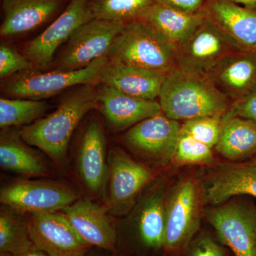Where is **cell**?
<instances>
[{"mask_svg": "<svg viewBox=\"0 0 256 256\" xmlns=\"http://www.w3.org/2000/svg\"><path fill=\"white\" fill-rule=\"evenodd\" d=\"M94 84L80 86L64 97L54 112L32 126L24 128L20 136L56 161L64 160L74 132L88 112L98 105Z\"/></svg>", "mask_w": 256, "mask_h": 256, "instance_id": "cell-1", "label": "cell"}, {"mask_svg": "<svg viewBox=\"0 0 256 256\" xmlns=\"http://www.w3.org/2000/svg\"><path fill=\"white\" fill-rule=\"evenodd\" d=\"M162 114L178 121L226 116L232 101L204 76L176 68L166 75L159 97Z\"/></svg>", "mask_w": 256, "mask_h": 256, "instance_id": "cell-2", "label": "cell"}, {"mask_svg": "<svg viewBox=\"0 0 256 256\" xmlns=\"http://www.w3.org/2000/svg\"><path fill=\"white\" fill-rule=\"evenodd\" d=\"M178 48L142 20L126 23L114 40L109 60L166 74L176 68Z\"/></svg>", "mask_w": 256, "mask_h": 256, "instance_id": "cell-3", "label": "cell"}, {"mask_svg": "<svg viewBox=\"0 0 256 256\" xmlns=\"http://www.w3.org/2000/svg\"><path fill=\"white\" fill-rule=\"evenodd\" d=\"M202 200L201 188L192 180L181 182L171 190L165 203V250L181 252L191 245L201 223Z\"/></svg>", "mask_w": 256, "mask_h": 256, "instance_id": "cell-4", "label": "cell"}, {"mask_svg": "<svg viewBox=\"0 0 256 256\" xmlns=\"http://www.w3.org/2000/svg\"><path fill=\"white\" fill-rule=\"evenodd\" d=\"M108 62V57H102L86 68L72 72H22L6 84L4 92L14 98L44 100L70 88L100 82L101 74Z\"/></svg>", "mask_w": 256, "mask_h": 256, "instance_id": "cell-5", "label": "cell"}, {"mask_svg": "<svg viewBox=\"0 0 256 256\" xmlns=\"http://www.w3.org/2000/svg\"><path fill=\"white\" fill-rule=\"evenodd\" d=\"M124 24L98 18H94L84 24L66 42L56 70H79L98 58L108 57L114 40Z\"/></svg>", "mask_w": 256, "mask_h": 256, "instance_id": "cell-6", "label": "cell"}, {"mask_svg": "<svg viewBox=\"0 0 256 256\" xmlns=\"http://www.w3.org/2000/svg\"><path fill=\"white\" fill-rule=\"evenodd\" d=\"M206 218L220 242L235 256H256V206L233 202L206 210Z\"/></svg>", "mask_w": 256, "mask_h": 256, "instance_id": "cell-7", "label": "cell"}, {"mask_svg": "<svg viewBox=\"0 0 256 256\" xmlns=\"http://www.w3.org/2000/svg\"><path fill=\"white\" fill-rule=\"evenodd\" d=\"M76 201L70 186L52 182L18 180L0 192L1 203L20 213H56Z\"/></svg>", "mask_w": 256, "mask_h": 256, "instance_id": "cell-8", "label": "cell"}, {"mask_svg": "<svg viewBox=\"0 0 256 256\" xmlns=\"http://www.w3.org/2000/svg\"><path fill=\"white\" fill-rule=\"evenodd\" d=\"M92 0H70L63 13L28 44L25 56L34 68L46 70L53 63L57 50L68 41L74 32L84 24L95 18Z\"/></svg>", "mask_w": 256, "mask_h": 256, "instance_id": "cell-9", "label": "cell"}, {"mask_svg": "<svg viewBox=\"0 0 256 256\" xmlns=\"http://www.w3.org/2000/svg\"><path fill=\"white\" fill-rule=\"evenodd\" d=\"M239 50L208 18L178 47L176 68L206 76L224 57Z\"/></svg>", "mask_w": 256, "mask_h": 256, "instance_id": "cell-10", "label": "cell"}, {"mask_svg": "<svg viewBox=\"0 0 256 256\" xmlns=\"http://www.w3.org/2000/svg\"><path fill=\"white\" fill-rule=\"evenodd\" d=\"M28 230L34 246L50 256H88L92 246L63 214H30Z\"/></svg>", "mask_w": 256, "mask_h": 256, "instance_id": "cell-11", "label": "cell"}, {"mask_svg": "<svg viewBox=\"0 0 256 256\" xmlns=\"http://www.w3.org/2000/svg\"><path fill=\"white\" fill-rule=\"evenodd\" d=\"M181 127L180 122L162 114L133 126L124 140L138 154L166 164L174 159Z\"/></svg>", "mask_w": 256, "mask_h": 256, "instance_id": "cell-12", "label": "cell"}, {"mask_svg": "<svg viewBox=\"0 0 256 256\" xmlns=\"http://www.w3.org/2000/svg\"><path fill=\"white\" fill-rule=\"evenodd\" d=\"M204 13L237 50L256 52V10L226 0H210Z\"/></svg>", "mask_w": 256, "mask_h": 256, "instance_id": "cell-13", "label": "cell"}, {"mask_svg": "<svg viewBox=\"0 0 256 256\" xmlns=\"http://www.w3.org/2000/svg\"><path fill=\"white\" fill-rule=\"evenodd\" d=\"M110 160L109 206L117 213L129 207L153 174L120 150L112 152Z\"/></svg>", "mask_w": 256, "mask_h": 256, "instance_id": "cell-14", "label": "cell"}, {"mask_svg": "<svg viewBox=\"0 0 256 256\" xmlns=\"http://www.w3.org/2000/svg\"><path fill=\"white\" fill-rule=\"evenodd\" d=\"M77 233L92 247L114 254L118 234L107 210L89 200H78L63 210Z\"/></svg>", "mask_w": 256, "mask_h": 256, "instance_id": "cell-15", "label": "cell"}, {"mask_svg": "<svg viewBox=\"0 0 256 256\" xmlns=\"http://www.w3.org/2000/svg\"><path fill=\"white\" fill-rule=\"evenodd\" d=\"M206 77L232 102L242 98L256 85V52L230 54Z\"/></svg>", "mask_w": 256, "mask_h": 256, "instance_id": "cell-16", "label": "cell"}, {"mask_svg": "<svg viewBox=\"0 0 256 256\" xmlns=\"http://www.w3.org/2000/svg\"><path fill=\"white\" fill-rule=\"evenodd\" d=\"M166 74L130 64L109 60L101 74L102 86L144 100L159 98Z\"/></svg>", "mask_w": 256, "mask_h": 256, "instance_id": "cell-17", "label": "cell"}, {"mask_svg": "<svg viewBox=\"0 0 256 256\" xmlns=\"http://www.w3.org/2000/svg\"><path fill=\"white\" fill-rule=\"evenodd\" d=\"M98 98L102 114L116 131L130 129L144 120L162 114L158 101L138 98L105 86L98 90Z\"/></svg>", "mask_w": 256, "mask_h": 256, "instance_id": "cell-18", "label": "cell"}, {"mask_svg": "<svg viewBox=\"0 0 256 256\" xmlns=\"http://www.w3.org/2000/svg\"><path fill=\"white\" fill-rule=\"evenodd\" d=\"M70 0H2L0 35L12 38L40 28Z\"/></svg>", "mask_w": 256, "mask_h": 256, "instance_id": "cell-19", "label": "cell"}, {"mask_svg": "<svg viewBox=\"0 0 256 256\" xmlns=\"http://www.w3.org/2000/svg\"><path fill=\"white\" fill-rule=\"evenodd\" d=\"M240 195L256 198V164H230L220 168L205 182V204L218 206Z\"/></svg>", "mask_w": 256, "mask_h": 256, "instance_id": "cell-20", "label": "cell"}, {"mask_svg": "<svg viewBox=\"0 0 256 256\" xmlns=\"http://www.w3.org/2000/svg\"><path fill=\"white\" fill-rule=\"evenodd\" d=\"M79 173L92 193H100L108 178L106 140L104 129L98 122L89 124L84 133L78 156Z\"/></svg>", "mask_w": 256, "mask_h": 256, "instance_id": "cell-21", "label": "cell"}, {"mask_svg": "<svg viewBox=\"0 0 256 256\" xmlns=\"http://www.w3.org/2000/svg\"><path fill=\"white\" fill-rule=\"evenodd\" d=\"M206 18L205 14H188L170 6L156 3L141 20L178 48L194 33Z\"/></svg>", "mask_w": 256, "mask_h": 256, "instance_id": "cell-22", "label": "cell"}, {"mask_svg": "<svg viewBox=\"0 0 256 256\" xmlns=\"http://www.w3.org/2000/svg\"><path fill=\"white\" fill-rule=\"evenodd\" d=\"M217 152L230 161H242L256 156V124L249 120L226 114Z\"/></svg>", "mask_w": 256, "mask_h": 256, "instance_id": "cell-23", "label": "cell"}, {"mask_svg": "<svg viewBox=\"0 0 256 256\" xmlns=\"http://www.w3.org/2000/svg\"><path fill=\"white\" fill-rule=\"evenodd\" d=\"M21 137L3 133L0 140V166L26 176H48L50 170L40 156L26 146Z\"/></svg>", "mask_w": 256, "mask_h": 256, "instance_id": "cell-24", "label": "cell"}, {"mask_svg": "<svg viewBox=\"0 0 256 256\" xmlns=\"http://www.w3.org/2000/svg\"><path fill=\"white\" fill-rule=\"evenodd\" d=\"M164 188L156 190L143 205L139 230L144 245L154 250L164 248L166 232V203Z\"/></svg>", "mask_w": 256, "mask_h": 256, "instance_id": "cell-25", "label": "cell"}, {"mask_svg": "<svg viewBox=\"0 0 256 256\" xmlns=\"http://www.w3.org/2000/svg\"><path fill=\"white\" fill-rule=\"evenodd\" d=\"M34 246L28 223L6 210L0 213V256L22 255Z\"/></svg>", "mask_w": 256, "mask_h": 256, "instance_id": "cell-26", "label": "cell"}, {"mask_svg": "<svg viewBox=\"0 0 256 256\" xmlns=\"http://www.w3.org/2000/svg\"><path fill=\"white\" fill-rule=\"evenodd\" d=\"M156 0H92L94 18L126 24L141 20Z\"/></svg>", "mask_w": 256, "mask_h": 256, "instance_id": "cell-27", "label": "cell"}, {"mask_svg": "<svg viewBox=\"0 0 256 256\" xmlns=\"http://www.w3.org/2000/svg\"><path fill=\"white\" fill-rule=\"evenodd\" d=\"M48 109L44 101L24 98L0 99V128L28 126L42 118Z\"/></svg>", "mask_w": 256, "mask_h": 256, "instance_id": "cell-28", "label": "cell"}, {"mask_svg": "<svg viewBox=\"0 0 256 256\" xmlns=\"http://www.w3.org/2000/svg\"><path fill=\"white\" fill-rule=\"evenodd\" d=\"M173 160L180 164H210L214 160L213 151L210 146L181 131Z\"/></svg>", "mask_w": 256, "mask_h": 256, "instance_id": "cell-29", "label": "cell"}, {"mask_svg": "<svg viewBox=\"0 0 256 256\" xmlns=\"http://www.w3.org/2000/svg\"><path fill=\"white\" fill-rule=\"evenodd\" d=\"M223 118L214 116L190 120L182 124L181 131L210 148H215L220 140Z\"/></svg>", "mask_w": 256, "mask_h": 256, "instance_id": "cell-30", "label": "cell"}, {"mask_svg": "<svg viewBox=\"0 0 256 256\" xmlns=\"http://www.w3.org/2000/svg\"><path fill=\"white\" fill-rule=\"evenodd\" d=\"M33 65L26 56L10 46L2 44L0 46V78L12 76L18 73L32 70Z\"/></svg>", "mask_w": 256, "mask_h": 256, "instance_id": "cell-31", "label": "cell"}, {"mask_svg": "<svg viewBox=\"0 0 256 256\" xmlns=\"http://www.w3.org/2000/svg\"><path fill=\"white\" fill-rule=\"evenodd\" d=\"M226 116L249 120L256 124V85L246 95L232 102Z\"/></svg>", "mask_w": 256, "mask_h": 256, "instance_id": "cell-32", "label": "cell"}, {"mask_svg": "<svg viewBox=\"0 0 256 256\" xmlns=\"http://www.w3.org/2000/svg\"><path fill=\"white\" fill-rule=\"evenodd\" d=\"M188 256H226V254L212 237L202 235L191 244Z\"/></svg>", "mask_w": 256, "mask_h": 256, "instance_id": "cell-33", "label": "cell"}, {"mask_svg": "<svg viewBox=\"0 0 256 256\" xmlns=\"http://www.w3.org/2000/svg\"><path fill=\"white\" fill-rule=\"evenodd\" d=\"M210 0H156V3L170 6L188 14H205Z\"/></svg>", "mask_w": 256, "mask_h": 256, "instance_id": "cell-34", "label": "cell"}, {"mask_svg": "<svg viewBox=\"0 0 256 256\" xmlns=\"http://www.w3.org/2000/svg\"><path fill=\"white\" fill-rule=\"evenodd\" d=\"M234 4L244 5V8L249 10H256V0H226Z\"/></svg>", "mask_w": 256, "mask_h": 256, "instance_id": "cell-35", "label": "cell"}, {"mask_svg": "<svg viewBox=\"0 0 256 256\" xmlns=\"http://www.w3.org/2000/svg\"><path fill=\"white\" fill-rule=\"evenodd\" d=\"M1 256H6L3 255ZM16 256H50L47 255L44 252H41V250H38V249L34 248L33 250H30L26 254H22V255Z\"/></svg>", "mask_w": 256, "mask_h": 256, "instance_id": "cell-36", "label": "cell"}, {"mask_svg": "<svg viewBox=\"0 0 256 256\" xmlns=\"http://www.w3.org/2000/svg\"><path fill=\"white\" fill-rule=\"evenodd\" d=\"M252 162L254 163V164H256V156H254V160H252Z\"/></svg>", "mask_w": 256, "mask_h": 256, "instance_id": "cell-37", "label": "cell"}]
</instances>
